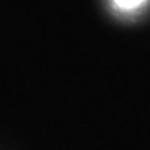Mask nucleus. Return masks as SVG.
Here are the masks:
<instances>
[{
  "label": "nucleus",
  "instance_id": "obj_1",
  "mask_svg": "<svg viewBox=\"0 0 150 150\" xmlns=\"http://www.w3.org/2000/svg\"><path fill=\"white\" fill-rule=\"evenodd\" d=\"M115 4L120 7V8H124V10H132V8H136L139 7L140 4H143L146 0H114Z\"/></svg>",
  "mask_w": 150,
  "mask_h": 150
}]
</instances>
